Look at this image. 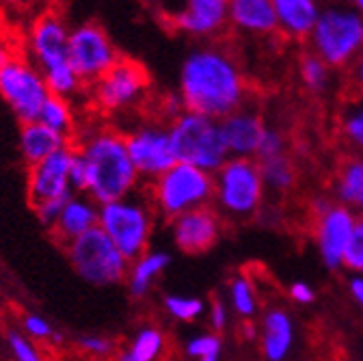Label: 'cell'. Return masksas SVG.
Here are the masks:
<instances>
[{
	"label": "cell",
	"instance_id": "obj_17",
	"mask_svg": "<svg viewBox=\"0 0 363 361\" xmlns=\"http://www.w3.org/2000/svg\"><path fill=\"white\" fill-rule=\"evenodd\" d=\"M220 132L230 158H253L257 156L266 123L259 113L253 109H240L220 119Z\"/></svg>",
	"mask_w": 363,
	"mask_h": 361
},
{
	"label": "cell",
	"instance_id": "obj_40",
	"mask_svg": "<svg viewBox=\"0 0 363 361\" xmlns=\"http://www.w3.org/2000/svg\"><path fill=\"white\" fill-rule=\"evenodd\" d=\"M80 346H82L86 352L98 355V357L108 355V352L113 350V342L106 340V338H102V335H86V338L80 340Z\"/></svg>",
	"mask_w": 363,
	"mask_h": 361
},
{
	"label": "cell",
	"instance_id": "obj_24",
	"mask_svg": "<svg viewBox=\"0 0 363 361\" xmlns=\"http://www.w3.org/2000/svg\"><path fill=\"white\" fill-rule=\"evenodd\" d=\"M169 264H171V255L167 251H147L139 260L130 262V270H128L130 292L134 296H145Z\"/></svg>",
	"mask_w": 363,
	"mask_h": 361
},
{
	"label": "cell",
	"instance_id": "obj_29",
	"mask_svg": "<svg viewBox=\"0 0 363 361\" xmlns=\"http://www.w3.org/2000/svg\"><path fill=\"white\" fill-rule=\"evenodd\" d=\"M37 121L45 123L48 128H52L55 132L65 134V137H67V132L72 130V123H74L72 109H69L67 100L59 98V96H50L48 100H45Z\"/></svg>",
	"mask_w": 363,
	"mask_h": 361
},
{
	"label": "cell",
	"instance_id": "obj_49",
	"mask_svg": "<svg viewBox=\"0 0 363 361\" xmlns=\"http://www.w3.org/2000/svg\"><path fill=\"white\" fill-rule=\"evenodd\" d=\"M359 223H361V225H363V214H361V218H359Z\"/></svg>",
	"mask_w": 363,
	"mask_h": 361
},
{
	"label": "cell",
	"instance_id": "obj_23",
	"mask_svg": "<svg viewBox=\"0 0 363 361\" xmlns=\"http://www.w3.org/2000/svg\"><path fill=\"white\" fill-rule=\"evenodd\" d=\"M67 145H69V141H67L65 134L55 132L52 128H48L41 121L22 123L20 150H22V156H24L28 167L45 160L48 156H52L55 152H59Z\"/></svg>",
	"mask_w": 363,
	"mask_h": 361
},
{
	"label": "cell",
	"instance_id": "obj_13",
	"mask_svg": "<svg viewBox=\"0 0 363 361\" xmlns=\"http://www.w3.org/2000/svg\"><path fill=\"white\" fill-rule=\"evenodd\" d=\"M123 139L136 173L147 182H154L177 162L169 128L139 126L128 132Z\"/></svg>",
	"mask_w": 363,
	"mask_h": 361
},
{
	"label": "cell",
	"instance_id": "obj_47",
	"mask_svg": "<svg viewBox=\"0 0 363 361\" xmlns=\"http://www.w3.org/2000/svg\"><path fill=\"white\" fill-rule=\"evenodd\" d=\"M7 3L18 5V7H24V5H28V3H30V0H7Z\"/></svg>",
	"mask_w": 363,
	"mask_h": 361
},
{
	"label": "cell",
	"instance_id": "obj_39",
	"mask_svg": "<svg viewBox=\"0 0 363 361\" xmlns=\"http://www.w3.org/2000/svg\"><path fill=\"white\" fill-rule=\"evenodd\" d=\"M22 327H24V331L28 333V338H33V340H48V338L55 335L52 325H50L48 321H45V318H41V316H37V313L24 316Z\"/></svg>",
	"mask_w": 363,
	"mask_h": 361
},
{
	"label": "cell",
	"instance_id": "obj_46",
	"mask_svg": "<svg viewBox=\"0 0 363 361\" xmlns=\"http://www.w3.org/2000/svg\"><path fill=\"white\" fill-rule=\"evenodd\" d=\"M350 7H352L359 16H363V0H350Z\"/></svg>",
	"mask_w": 363,
	"mask_h": 361
},
{
	"label": "cell",
	"instance_id": "obj_6",
	"mask_svg": "<svg viewBox=\"0 0 363 361\" xmlns=\"http://www.w3.org/2000/svg\"><path fill=\"white\" fill-rule=\"evenodd\" d=\"M147 197L158 214L173 221L214 201V175L193 165L175 162L167 173L150 182Z\"/></svg>",
	"mask_w": 363,
	"mask_h": 361
},
{
	"label": "cell",
	"instance_id": "obj_19",
	"mask_svg": "<svg viewBox=\"0 0 363 361\" xmlns=\"http://www.w3.org/2000/svg\"><path fill=\"white\" fill-rule=\"evenodd\" d=\"M227 22L236 30L255 37L279 33L277 16L270 0H227Z\"/></svg>",
	"mask_w": 363,
	"mask_h": 361
},
{
	"label": "cell",
	"instance_id": "obj_37",
	"mask_svg": "<svg viewBox=\"0 0 363 361\" xmlns=\"http://www.w3.org/2000/svg\"><path fill=\"white\" fill-rule=\"evenodd\" d=\"M9 348H11L16 361H43L39 350L24 335H20L16 331L9 333Z\"/></svg>",
	"mask_w": 363,
	"mask_h": 361
},
{
	"label": "cell",
	"instance_id": "obj_34",
	"mask_svg": "<svg viewBox=\"0 0 363 361\" xmlns=\"http://www.w3.org/2000/svg\"><path fill=\"white\" fill-rule=\"evenodd\" d=\"M342 266H346L348 270L357 275H363V225L359 223L357 230L346 247V253H344V262Z\"/></svg>",
	"mask_w": 363,
	"mask_h": 361
},
{
	"label": "cell",
	"instance_id": "obj_35",
	"mask_svg": "<svg viewBox=\"0 0 363 361\" xmlns=\"http://www.w3.org/2000/svg\"><path fill=\"white\" fill-rule=\"evenodd\" d=\"M286 139L284 134L277 130V128H270L266 126V132L262 137V143H259V150H257V156L255 160L259 158H270V156H279V154H286Z\"/></svg>",
	"mask_w": 363,
	"mask_h": 361
},
{
	"label": "cell",
	"instance_id": "obj_11",
	"mask_svg": "<svg viewBox=\"0 0 363 361\" xmlns=\"http://www.w3.org/2000/svg\"><path fill=\"white\" fill-rule=\"evenodd\" d=\"M313 212H315V247L320 253V260L327 268L337 270L342 268L346 247L357 230L359 218L357 214L342 206L333 204L329 199H313Z\"/></svg>",
	"mask_w": 363,
	"mask_h": 361
},
{
	"label": "cell",
	"instance_id": "obj_32",
	"mask_svg": "<svg viewBox=\"0 0 363 361\" xmlns=\"http://www.w3.org/2000/svg\"><path fill=\"white\" fill-rule=\"evenodd\" d=\"M342 137L352 150L363 152V102L350 106L344 113V117H342Z\"/></svg>",
	"mask_w": 363,
	"mask_h": 361
},
{
	"label": "cell",
	"instance_id": "obj_21",
	"mask_svg": "<svg viewBox=\"0 0 363 361\" xmlns=\"http://www.w3.org/2000/svg\"><path fill=\"white\" fill-rule=\"evenodd\" d=\"M294 323L292 316L281 309L272 307L262 318V352L266 361H286L294 346Z\"/></svg>",
	"mask_w": 363,
	"mask_h": 361
},
{
	"label": "cell",
	"instance_id": "obj_27",
	"mask_svg": "<svg viewBox=\"0 0 363 361\" xmlns=\"http://www.w3.org/2000/svg\"><path fill=\"white\" fill-rule=\"evenodd\" d=\"M164 348V335L160 329L145 327L134 335L125 352H121L119 361H156Z\"/></svg>",
	"mask_w": 363,
	"mask_h": 361
},
{
	"label": "cell",
	"instance_id": "obj_31",
	"mask_svg": "<svg viewBox=\"0 0 363 361\" xmlns=\"http://www.w3.org/2000/svg\"><path fill=\"white\" fill-rule=\"evenodd\" d=\"M164 309L171 318L179 323H193L206 311V303L197 296H184V294H167L164 296Z\"/></svg>",
	"mask_w": 363,
	"mask_h": 361
},
{
	"label": "cell",
	"instance_id": "obj_14",
	"mask_svg": "<svg viewBox=\"0 0 363 361\" xmlns=\"http://www.w3.org/2000/svg\"><path fill=\"white\" fill-rule=\"evenodd\" d=\"M147 84L150 78L139 63L119 59L117 65L94 84V98L100 109L117 113L139 104Z\"/></svg>",
	"mask_w": 363,
	"mask_h": 361
},
{
	"label": "cell",
	"instance_id": "obj_42",
	"mask_svg": "<svg viewBox=\"0 0 363 361\" xmlns=\"http://www.w3.org/2000/svg\"><path fill=\"white\" fill-rule=\"evenodd\" d=\"M290 299H292L294 303H298V305H309V303H313L315 292H313V288H311L309 284H305V282H294V284L290 286Z\"/></svg>",
	"mask_w": 363,
	"mask_h": 361
},
{
	"label": "cell",
	"instance_id": "obj_7",
	"mask_svg": "<svg viewBox=\"0 0 363 361\" xmlns=\"http://www.w3.org/2000/svg\"><path fill=\"white\" fill-rule=\"evenodd\" d=\"M169 134L177 162L193 165L214 175L230 160V152L225 148L220 132V121L216 119L184 111L171 121Z\"/></svg>",
	"mask_w": 363,
	"mask_h": 361
},
{
	"label": "cell",
	"instance_id": "obj_41",
	"mask_svg": "<svg viewBox=\"0 0 363 361\" xmlns=\"http://www.w3.org/2000/svg\"><path fill=\"white\" fill-rule=\"evenodd\" d=\"M227 321H230V311H227L225 303L218 301V299L212 301V305H210V325H212L214 333L223 331L227 327Z\"/></svg>",
	"mask_w": 363,
	"mask_h": 361
},
{
	"label": "cell",
	"instance_id": "obj_2",
	"mask_svg": "<svg viewBox=\"0 0 363 361\" xmlns=\"http://www.w3.org/2000/svg\"><path fill=\"white\" fill-rule=\"evenodd\" d=\"M78 154L89 169V197L98 206L123 199L141 182L136 173L125 139L113 130H98L80 143Z\"/></svg>",
	"mask_w": 363,
	"mask_h": 361
},
{
	"label": "cell",
	"instance_id": "obj_10",
	"mask_svg": "<svg viewBox=\"0 0 363 361\" xmlns=\"http://www.w3.org/2000/svg\"><path fill=\"white\" fill-rule=\"evenodd\" d=\"M0 96L22 123H33L52 94L30 61L13 57L0 67Z\"/></svg>",
	"mask_w": 363,
	"mask_h": 361
},
{
	"label": "cell",
	"instance_id": "obj_22",
	"mask_svg": "<svg viewBox=\"0 0 363 361\" xmlns=\"http://www.w3.org/2000/svg\"><path fill=\"white\" fill-rule=\"evenodd\" d=\"M277 16L279 33L290 39H309L323 5L320 0H270Z\"/></svg>",
	"mask_w": 363,
	"mask_h": 361
},
{
	"label": "cell",
	"instance_id": "obj_16",
	"mask_svg": "<svg viewBox=\"0 0 363 361\" xmlns=\"http://www.w3.org/2000/svg\"><path fill=\"white\" fill-rule=\"evenodd\" d=\"M74 152L76 150L67 145L45 160L28 167V197L33 206L74 195L69 187V167Z\"/></svg>",
	"mask_w": 363,
	"mask_h": 361
},
{
	"label": "cell",
	"instance_id": "obj_45",
	"mask_svg": "<svg viewBox=\"0 0 363 361\" xmlns=\"http://www.w3.org/2000/svg\"><path fill=\"white\" fill-rule=\"evenodd\" d=\"M11 59H13V55H11V43L5 37V33H0V67H3Z\"/></svg>",
	"mask_w": 363,
	"mask_h": 361
},
{
	"label": "cell",
	"instance_id": "obj_48",
	"mask_svg": "<svg viewBox=\"0 0 363 361\" xmlns=\"http://www.w3.org/2000/svg\"><path fill=\"white\" fill-rule=\"evenodd\" d=\"M218 357H220V355H210V357H203V359H199V361H218Z\"/></svg>",
	"mask_w": 363,
	"mask_h": 361
},
{
	"label": "cell",
	"instance_id": "obj_4",
	"mask_svg": "<svg viewBox=\"0 0 363 361\" xmlns=\"http://www.w3.org/2000/svg\"><path fill=\"white\" fill-rule=\"evenodd\" d=\"M307 41L309 52L329 67H346L363 52V16L335 0L323 7Z\"/></svg>",
	"mask_w": 363,
	"mask_h": 361
},
{
	"label": "cell",
	"instance_id": "obj_33",
	"mask_svg": "<svg viewBox=\"0 0 363 361\" xmlns=\"http://www.w3.org/2000/svg\"><path fill=\"white\" fill-rule=\"evenodd\" d=\"M223 350V342L218 338V333H199L195 338H191L186 342V355L191 359H203V357H210V355H220Z\"/></svg>",
	"mask_w": 363,
	"mask_h": 361
},
{
	"label": "cell",
	"instance_id": "obj_1",
	"mask_svg": "<svg viewBox=\"0 0 363 361\" xmlns=\"http://www.w3.org/2000/svg\"><path fill=\"white\" fill-rule=\"evenodd\" d=\"M247 80L230 52L220 48L193 50L179 70V102L189 113L225 119L247 104Z\"/></svg>",
	"mask_w": 363,
	"mask_h": 361
},
{
	"label": "cell",
	"instance_id": "obj_3",
	"mask_svg": "<svg viewBox=\"0 0 363 361\" xmlns=\"http://www.w3.org/2000/svg\"><path fill=\"white\" fill-rule=\"evenodd\" d=\"M69 28L63 16L48 11L35 20L28 33L30 63L39 70L50 94L59 98H72L82 80L69 61Z\"/></svg>",
	"mask_w": 363,
	"mask_h": 361
},
{
	"label": "cell",
	"instance_id": "obj_38",
	"mask_svg": "<svg viewBox=\"0 0 363 361\" xmlns=\"http://www.w3.org/2000/svg\"><path fill=\"white\" fill-rule=\"evenodd\" d=\"M69 197H72V195H69ZM69 197L50 199V201H41V204L33 206V208H35L37 218H39L43 225H48V228H55V223L59 221V214H61V210H63V206L67 204V199H69Z\"/></svg>",
	"mask_w": 363,
	"mask_h": 361
},
{
	"label": "cell",
	"instance_id": "obj_36",
	"mask_svg": "<svg viewBox=\"0 0 363 361\" xmlns=\"http://www.w3.org/2000/svg\"><path fill=\"white\" fill-rule=\"evenodd\" d=\"M69 187H72V193H78V195L89 193V169H86L84 158L78 154V150L74 152L72 167H69Z\"/></svg>",
	"mask_w": 363,
	"mask_h": 361
},
{
	"label": "cell",
	"instance_id": "obj_15",
	"mask_svg": "<svg viewBox=\"0 0 363 361\" xmlns=\"http://www.w3.org/2000/svg\"><path fill=\"white\" fill-rule=\"evenodd\" d=\"M171 232H173V243L182 253L201 255L220 240L223 221L214 208L206 206L173 218Z\"/></svg>",
	"mask_w": 363,
	"mask_h": 361
},
{
	"label": "cell",
	"instance_id": "obj_28",
	"mask_svg": "<svg viewBox=\"0 0 363 361\" xmlns=\"http://www.w3.org/2000/svg\"><path fill=\"white\" fill-rule=\"evenodd\" d=\"M301 80L311 94H325L331 84V67L313 52H305L298 63Z\"/></svg>",
	"mask_w": 363,
	"mask_h": 361
},
{
	"label": "cell",
	"instance_id": "obj_25",
	"mask_svg": "<svg viewBox=\"0 0 363 361\" xmlns=\"http://www.w3.org/2000/svg\"><path fill=\"white\" fill-rule=\"evenodd\" d=\"M337 204L363 212V156L346 158L335 175Z\"/></svg>",
	"mask_w": 363,
	"mask_h": 361
},
{
	"label": "cell",
	"instance_id": "obj_9",
	"mask_svg": "<svg viewBox=\"0 0 363 361\" xmlns=\"http://www.w3.org/2000/svg\"><path fill=\"white\" fill-rule=\"evenodd\" d=\"M67 255L76 273L94 286H113L128 277L130 262L100 228L67 245Z\"/></svg>",
	"mask_w": 363,
	"mask_h": 361
},
{
	"label": "cell",
	"instance_id": "obj_44",
	"mask_svg": "<svg viewBox=\"0 0 363 361\" xmlns=\"http://www.w3.org/2000/svg\"><path fill=\"white\" fill-rule=\"evenodd\" d=\"M352 82L363 91V52L352 61Z\"/></svg>",
	"mask_w": 363,
	"mask_h": 361
},
{
	"label": "cell",
	"instance_id": "obj_12",
	"mask_svg": "<svg viewBox=\"0 0 363 361\" xmlns=\"http://www.w3.org/2000/svg\"><path fill=\"white\" fill-rule=\"evenodd\" d=\"M119 52L113 46L104 28L96 24H80L69 33V61L82 82H98L108 74L117 61Z\"/></svg>",
	"mask_w": 363,
	"mask_h": 361
},
{
	"label": "cell",
	"instance_id": "obj_8",
	"mask_svg": "<svg viewBox=\"0 0 363 361\" xmlns=\"http://www.w3.org/2000/svg\"><path fill=\"white\" fill-rule=\"evenodd\" d=\"M264 179L253 158H230L214 173L216 212L227 218H249L264 199Z\"/></svg>",
	"mask_w": 363,
	"mask_h": 361
},
{
	"label": "cell",
	"instance_id": "obj_20",
	"mask_svg": "<svg viewBox=\"0 0 363 361\" xmlns=\"http://www.w3.org/2000/svg\"><path fill=\"white\" fill-rule=\"evenodd\" d=\"M227 22V0H186L175 16V26L195 37L216 35Z\"/></svg>",
	"mask_w": 363,
	"mask_h": 361
},
{
	"label": "cell",
	"instance_id": "obj_26",
	"mask_svg": "<svg viewBox=\"0 0 363 361\" xmlns=\"http://www.w3.org/2000/svg\"><path fill=\"white\" fill-rule=\"evenodd\" d=\"M255 162L259 167V173H262L266 189L279 191V193L292 189L294 179H296V171H294V165H292L288 152L279 154V156H270V158H259Z\"/></svg>",
	"mask_w": 363,
	"mask_h": 361
},
{
	"label": "cell",
	"instance_id": "obj_18",
	"mask_svg": "<svg viewBox=\"0 0 363 361\" xmlns=\"http://www.w3.org/2000/svg\"><path fill=\"white\" fill-rule=\"evenodd\" d=\"M100 221V206L91 199L89 195H78L74 193L67 204L63 206L59 221L55 223V236L59 243L72 245L86 232L96 230Z\"/></svg>",
	"mask_w": 363,
	"mask_h": 361
},
{
	"label": "cell",
	"instance_id": "obj_30",
	"mask_svg": "<svg viewBox=\"0 0 363 361\" xmlns=\"http://www.w3.org/2000/svg\"><path fill=\"white\" fill-rule=\"evenodd\" d=\"M230 303L240 318H251V316L257 311V294H255V286L249 282V277L236 275L230 282Z\"/></svg>",
	"mask_w": 363,
	"mask_h": 361
},
{
	"label": "cell",
	"instance_id": "obj_5",
	"mask_svg": "<svg viewBox=\"0 0 363 361\" xmlns=\"http://www.w3.org/2000/svg\"><path fill=\"white\" fill-rule=\"evenodd\" d=\"M154 206L147 193H132L123 199L100 206L98 228L113 240L128 262L139 260L147 253V245L154 230Z\"/></svg>",
	"mask_w": 363,
	"mask_h": 361
},
{
	"label": "cell",
	"instance_id": "obj_43",
	"mask_svg": "<svg viewBox=\"0 0 363 361\" xmlns=\"http://www.w3.org/2000/svg\"><path fill=\"white\" fill-rule=\"evenodd\" d=\"M348 290H350V296L354 299V303L363 309V275H357L348 282Z\"/></svg>",
	"mask_w": 363,
	"mask_h": 361
}]
</instances>
